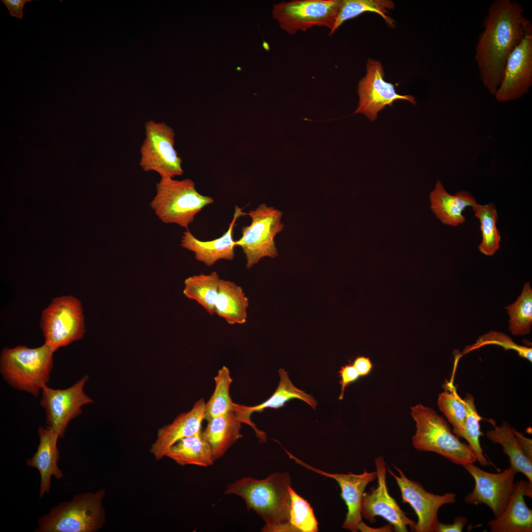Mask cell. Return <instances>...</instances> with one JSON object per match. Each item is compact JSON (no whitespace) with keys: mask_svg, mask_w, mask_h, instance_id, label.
<instances>
[{"mask_svg":"<svg viewBox=\"0 0 532 532\" xmlns=\"http://www.w3.org/2000/svg\"><path fill=\"white\" fill-rule=\"evenodd\" d=\"M532 30L522 5L512 0H495L483 22L475 50L480 79L494 95L504 74L506 61L526 34Z\"/></svg>","mask_w":532,"mask_h":532,"instance_id":"1","label":"cell"},{"mask_svg":"<svg viewBox=\"0 0 532 532\" xmlns=\"http://www.w3.org/2000/svg\"><path fill=\"white\" fill-rule=\"evenodd\" d=\"M289 473L275 472L264 479L245 477L229 484L225 495H235L265 522L264 532H293L289 523L291 507Z\"/></svg>","mask_w":532,"mask_h":532,"instance_id":"2","label":"cell"},{"mask_svg":"<svg viewBox=\"0 0 532 532\" xmlns=\"http://www.w3.org/2000/svg\"><path fill=\"white\" fill-rule=\"evenodd\" d=\"M55 352L45 343L35 348L6 347L0 355V373L14 388L37 397L50 379Z\"/></svg>","mask_w":532,"mask_h":532,"instance_id":"3","label":"cell"},{"mask_svg":"<svg viewBox=\"0 0 532 532\" xmlns=\"http://www.w3.org/2000/svg\"><path fill=\"white\" fill-rule=\"evenodd\" d=\"M105 489L74 495L59 503L38 520L35 532H97L106 522Z\"/></svg>","mask_w":532,"mask_h":532,"instance_id":"4","label":"cell"},{"mask_svg":"<svg viewBox=\"0 0 532 532\" xmlns=\"http://www.w3.org/2000/svg\"><path fill=\"white\" fill-rule=\"evenodd\" d=\"M416 431L412 438L414 447L432 452L463 466L477 461L469 446L461 442L445 420L434 410L421 404L411 408Z\"/></svg>","mask_w":532,"mask_h":532,"instance_id":"5","label":"cell"},{"mask_svg":"<svg viewBox=\"0 0 532 532\" xmlns=\"http://www.w3.org/2000/svg\"><path fill=\"white\" fill-rule=\"evenodd\" d=\"M213 202L211 197L196 190L192 180L165 177L156 183V195L150 206L163 223L187 229L196 215Z\"/></svg>","mask_w":532,"mask_h":532,"instance_id":"6","label":"cell"},{"mask_svg":"<svg viewBox=\"0 0 532 532\" xmlns=\"http://www.w3.org/2000/svg\"><path fill=\"white\" fill-rule=\"evenodd\" d=\"M40 327L44 343L55 351L81 339L85 332L81 302L71 295L53 299L42 312Z\"/></svg>","mask_w":532,"mask_h":532,"instance_id":"7","label":"cell"},{"mask_svg":"<svg viewBox=\"0 0 532 532\" xmlns=\"http://www.w3.org/2000/svg\"><path fill=\"white\" fill-rule=\"evenodd\" d=\"M282 214V212L265 203L247 213L251 218V223L242 228L241 237L235 241V246L241 247L245 255L247 268L263 258L277 256L274 239L284 228V224L281 222Z\"/></svg>","mask_w":532,"mask_h":532,"instance_id":"8","label":"cell"},{"mask_svg":"<svg viewBox=\"0 0 532 532\" xmlns=\"http://www.w3.org/2000/svg\"><path fill=\"white\" fill-rule=\"evenodd\" d=\"M341 0H294L275 4L273 18L288 34H294L314 27L331 31L334 25Z\"/></svg>","mask_w":532,"mask_h":532,"instance_id":"9","label":"cell"},{"mask_svg":"<svg viewBox=\"0 0 532 532\" xmlns=\"http://www.w3.org/2000/svg\"><path fill=\"white\" fill-rule=\"evenodd\" d=\"M145 138L140 148L139 166L145 172L154 171L161 178H174L183 173L182 159L174 148L175 134L163 122L148 121Z\"/></svg>","mask_w":532,"mask_h":532,"instance_id":"10","label":"cell"},{"mask_svg":"<svg viewBox=\"0 0 532 532\" xmlns=\"http://www.w3.org/2000/svg\"><path fill=\"white\" fill-rule=\"evenodd\" d=\"M89 379L84 375L72 386L66 389H53L46 385L42 389L40 405L46 413V427L65 437L70 421L81 414V407L94 402L84 392Z\"/></svg>","mask_w":532,"mask_h":532,"instance_id":"11","label":"cell"},{"mask_svg":"<svg viewBox=\"0 0 532 532\" xmlns=\"http://www.w3.org/2000/svg\"><path fill=\"white\" fill-rule=\"evenodd\" d=\"M394 467L399 476L389 468L388 471L395 478L400 489L402 502L408 503L418 518L415 532H437L438 511L443 505L454 503L456 494L447 493L440 495L430 493L419 483L408 479L400 468L395 466Z\"/></svg>","mask_w":532,"mask_h":532,"instance_id":"12","label":"cell"},{"mask_svg":"<svg viewBox=\"0 0 532 532\" xmlns=\"http://www.w3.org/2000/svg\"><path fill=\"white\" fill-rule=\"evenodd\" d=\"M475 481L473 490L465 498L466 503L476 506L485 504L493 511L495 518L504 510L513 492L517 472L510 466L499 473L485 471L474 464L463 466Z\"/></svg>","mask_w":532,"mask_h":532,"instance_id":"13","label":"cell"},{"mask_svg":"<svg viewBox=\"0 0 532 532\" xmlns=\"http://www.w3.org/2000/svg\"><path fill=\"white\" fill-rule=\"evenodd\" d=\"M377 486L364 492L361 504L362 517L370 523L380 516L392 525L397 532H408L409 527L415 531L416 523L410 519L390 495L386 484V463L382 456L375 459Z\"/></svg>","mask_w":532,"mask_h":532,"instance_id":"14","label":"cell"},{"mask_svg":"<svg viewBox=\"0 0 532 532\" xmlns=\"http://www.w3.org/2000/svg\"><path fill=\"white\" fill-rule=\"evenodd\" d=\"M366 71L358 85L359 100L354 113L364 114L370 120L374 121L380 110L387 105H392L396 100H404L416 104L414 97L398 94L394 85L384 80V68L379 61L368 59Z\"/></svg>","mask_w":532,"mask_h":532,"instance_id":"15","label":"cell"},{"mask_svg":"<svg viewBox=\"0 0 532 532\" xmlns=\"http://www.w3.org/2000/svg\"><path fill=\"white\" fill-rule=\"evenodd\" d=\"M532 86V30L524 36L509 55L502 81L494 94L499 102L516 100Z\"/></svg>","mask_w":532,"mask_h":532,"instance_id":"16","label":"cell"},{"mask_svg":"<svg viewBox=\"0 0 532 532\" xmlns=\"http://www.w3.org/2000/svg\"><path fill=\"white\" fill-rule=\"evenodd\" d=\"M289 458L296 463L307 469L326 477L335 480L340 489V496L347 508V512L342 527L353 532H357L364 523L361 515L363 496L367 485L377 478L376 472L365 470L359 474L349 472L331 473L321 470L306 464L284 449Z\"/></svg>","mask_w":532,"mask_h":532,"instance_id":"17","label":"cell"},{"mask_svg":"<svg viewBox=\"0 0 532 532\" xmlns=\"http://www.w3.org/2000/svg\"><path fill=\"white\" fill-rule=\"evenodd\" d=\"M205 406L204 400L199 399L191 410L180 414L171 423L158 430L156 439L149 449L156 460L166 457L171 447L179 440L201 432Z\"/></svg>","mask_w":532,"mask_h":532,"instance_id":"18","label":"cell"},{"mask_svg":"<svg viewBox=\"0 0 532 532\" xmlns=\"http://www.w3.org/2000/svg\"><path fill=\"white\" fill-rule=\"evenodd\" d=\"M280 377L279 384L273 394L266 400L261 404L253 406H247L234 404V411L238 419L242 423L250 426L255 431L261 442L266 440V433L259 430L250 419L254 412H261L267 408L278 409L283 407L290 400L298 399L309 404L313 409H316L317 401L310 395L296 387L291 381L288 372L284 368L278 370Z\"/></svg>","mask_w":532,"mask_h":532,"instance_id":"19","label":"cell"},{"mask_svg":"<svg viewBox=\"0 0 532 532\" xmlns=\"http://www.w3.org/2000/svg\"><path fill=\"white\" fill-rule=\"evenodd\" d=\"M532 482L520 480L515 483L513 492L503 512L488 521L491 532H532V510L524 497L532 498Z\"/></svg>","mask_w":532,"mask_h":532,"instance_id":"20","label":"cell"},{"mask_svg":"<svg viewBox=\"0 0 532 532\" xmlns=\"http://www.w3.org/2000/svg\"><path fill=\"white\" fill-rule=\"evenodd\" d=\"M247 215L237 206L232 221L227 231L219 238L210 241H201L196 238L189 231L185 232L181 238V245L193 252L196 260L208 266L213 265L220 260H232L234 256L235 241L233 237L234 227L237 219Z\"/></svg>","mask_w":532,"mask_h":532,"instance_id":"21","label":"cell"},{"mask_svg":"<svg viewBox=\"0 0 532 532\" xmlns=\"http://www.w3.org/2000/svg\"><path fill=\"white\" fill-rule=\"evenodd\" d=\"M38 434L39 444L37 451L26 463L27 466L39 471L40 476L39 497L41 498L45 494L50 492L51 477L60 479L63 478V473L58 466L60 459V452L57 445L60 438L59 433L47 427H39Z\"/></svg>","mask_w":532,"mask_h":532,"instance_id":"22","label":"cell"},{"mask_svg":"<svg viewBox=\"0 0 532 532\" xmlns=\"http://www.w3.org/2000/svg\"><path fill=\"white\" fill-rule=\"evenodd\" d=\"M431 208L436 217L444 224L456 227L466 220L463 211L467 206L477 203L476 199L469 192L460 191L452 195L437 180L434 190L430 193Z\"/></svg>","mask_w":532,"mask_h":532,"instance_id":"23","label":"cell"},{"mask_svg":"<svg viewBox=\"0 0 532 532\" xmlns=\"http://www.w3.org/2000/svg\"><path fill=\"white\" fill-rule=\"evenodd\" d=\"M241 424L234 410L207 421L201 436L209 445L214 461L223 456L242 437Z\"/></svg>","mask_w":532,"mask_h":532,"instance_id":"24","label":"cell"},{"mask_svg":"<svg viewBox=\"0 0 532 532\" xmlns=\"http://www.w3.org/2000/svg\"><path fill=\"white\" fill-rule=\"evenodd\" d=\"M248 299L236 283L221 279L215 312L230 325L243 324L247 317Z\"/></svg>","mask_w":532,"mask_h":532,"instance_id":"25","label":"cell"},{"mask_svg":"<svg viewBox=\"0 0 532 532\" xmlns=\"http://www.w3.org/2000/svg\"><path fill=\"white\" fill-rule=\"evenodd\" d=\"M201 432L178 441L169 449L166 457L180 466L205 467L211 466L214 461L211 450L202 437Z\"/></svg>","mask_w":532,"mask_h":532,"instance_id":"26","label":"cell"},{"mask_svg":"<svg viewBox=\"0 0 532 532\" xmlns=\"http://www.w3.org/2000/svg\"><path fill=\"white\" fill-rule=\"evenodd\" d=\"M486 435L493 443L502 446L503 452L509 458L510 466L532 482V462L520 448L510 425L503 421L499 427L495 426L487 431Z\"/></svg>","mask_w":532,"mask_h":532,"instance_id":"27","label":"cell"},{"mask_svg":"<svg viewBox=\"0 0 532 532\" xmlns=\"http://www.w3.org/2000/svg\"><path fill=\"white\" fill-rule=\"evenodd\" d=\"M218 274H200L189 277L184 281L183 293L190 299L196 300L208 313L213 316L221 281Z\"/></svg>","mask_w":532,"mask_h":532,"instance_id":"28","label":"cell"},{"mask_svg":"<svg viewBox=\"0 0 532 532\" xmlns=\"http://www.w3.org/2000/svg\"><path fill=\"white\" fill-rule=\"evenodd\" d=\"M394 7L393 2L388 0H341L334 25L329 34L332 35L346 21L366 11L379 14L388 25L394 26V21L388 15L389 11Z\"/></svg>","mask_w":532,"mask_h":532,"instance_id":"29","label":"cell"},{"mask_svg":"<svg viewBox=\"0 0 532 532\" xmlns=\"http://www.w3.org/2000/svg\"><path fill=\"white\" fill-rule=\"evenodd\" d=\"M472 210L480 222L482 239L478 249L483 254L492 256L499 249L501 240L496 226L498 216L495 205L477 203L472 207Z\"/></svg>","mask_w":532,"mask_h":532,"instance_id":"30","label":"cell"},{"mask_svg":"<svg viewBox=\"0 0 532 532\" xmlns=\"http://www.w3.org/2000/svg\"><path fill=\"white\" fill-rule=\"evenodd\" d=\"M505 308L509 316L511 333L516 336L529 334L532 325V290L529 282L525 283L516 300Z\"/></svg>","mask_w":532,"mask_h":532,"instance_id":"31","label":"cell"},{"mask_svg":"<svg viewBox=\"0 0 532 532\" xmlns=\"http://www.w3.org/2000/svg\"><path fill=\"white\" fill-rule=\"evenodd\" d=\"M214 392L205 403L204 419H211L234 410V404L230 397V388L233 382L229 369L223 366L214 378Z\"/></svg>","mask_w":532,"mask_h":532,"instance_id":"32","label":"cell"},{"mask_svg":"<svg viewBox=\"0 0 532 532\" xmlns=\"http://www.w3.org/2000/svg\"><path fill=\"white\" fill-rule=\"evenodd\" d=\"M463 400L466 407L467 415L464 430L457 437L463 438L467 441L477 461L482 466H489L490 463L485 456L480 445V438L483 433L480 430V422L482 418L477 411L474 397L467 393Z\"/></svg>","mask_w":532,"mask_h":532,"instance_id":"33","label":"cell"},{"mask_svg":"<svg viewBox=\"0 0 532 532\" xmlns=\"http://www.w3.org/2000/svg\"><path fill=\"white\" fill-rule=\"evenodd\" d=\"M449 391L440 393L437 404L448 422L453 427L452 432L457 435L464 430L467 410L463 399L450 383L447 385Z\"/></svg>","mask_w":532,"mask_h":532,"instance_id":"34","label":"cell"},{"mask_svg":"<svg viewBox=\"0 0 532 532\" xmlns=\"http://www.w3.org/2000/svg\"><path fill=\"white\" fill-rule=\"evenodd\" d=\"M289 492L291 500L289 523L293 532H318V523L310 504L291 486Z\"/></svg>","mask_w":532,"mask_h":532,"instance_id":"35","label":"cell"},{"mask_svg":"<svg viewBox=\"0 0 532 532\" xmlns=\"http://www.w3.org/2000/svg\"><path fill=\"white\" fill-rule=\"evenodd\" d=\"M489 344H497L503 347L505 350H513L518 355L532 362V349L525 346L515 343L511 337L505 334L497 332H490L482 335L472 345L468 346L464 349L463 354Z\"/></svg>","mask_w":532,"mask_h":532,"instance_id":"36","label":"cell"},{"mask_svg":"<svg viewBox=\"0 0 532 532\" xmlns=\"http://www.w3.org/2000/svg\"><path fill=\"white\" fill-rule=\"evenodd\" d=\"M338 373L340 378L339 383L341 385V393L339 399L341 400L343 399L346 388L356 381L360 376L353 364H351L341 366Z\"/></svg>","mask_w":532,"mask_h":532,"instance_id":"37","label":"cell"},{"mask_svg":"<svg viewBox=\"0 0 532 532\" xmlns=\"http://www.w3.org/2000/svg\"><path fill=\"white\" fill-rule=\"evenodd\" d=\"M467 523L466 517L462 516L456 517L451 524L439 522L437 532H462Z\"/></svg>","mask_w":532,"mask_h":532,"instance_id":"38","label":"cell"},{"mask_svg":"<svg viewBox=\"0 0 532 532\" xmlns=\"http://www.w3.org/2000/svg\"><path fill=\"white\" fill-rule=\"evenodd\" d=\"M7 8L11 16L22 19L25 4L33 0H1Z\"/></svg>","mask_w":532,"mask_h":532,"instance_id":"39","label":"cell"},{"mask_svg":"<svg viewBox=\"0 0 532 532\" xmlns=\"http://www.w3.org/2000/svg\"><path fill=\"white\" fill-rule=\"evenodd\" d=\"M513 432L520 448L525 456L532 462V440L513 428Z\"/></svg>","mask_w":532,"mask_h":532,"instance_id":"40","label":"cell"},{"mask_svg":"<svg viewBox=\"0 0 532 532\" xmlns=\"http://www.w3.org/2000/svg\"><path fill=\"white\" fill-rule=\"evenodd\" d=\"M353 365L360 376H366L372 368V364L368 357L358 356L354 361Z\"/></svg>","mask_w":532,"mask_h":532,"instance_id":"41","label":"cell"}]
</instances>
